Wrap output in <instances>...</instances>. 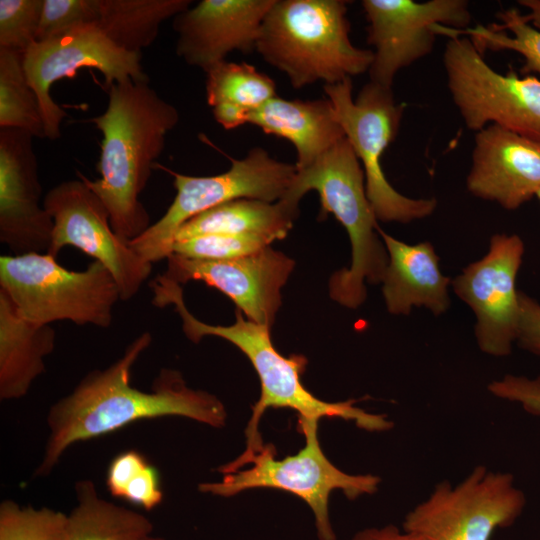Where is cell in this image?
<instances>
[{"instance_id":"4fadbf2b","label":"cell","mask_w":540,"mask_h":540,"mask_svg":"<svg viewBox=\"0 0 540 540\" xmlns=\"http://www.w3.org/2000/svg\"><path fill=\"white\" fill-rule=\"evenodd\" d=\"M27 80L38 97L45 137L61 136V124L67 116L50 95L52 85L72 77L79 69L95 68L109 87L127 79L149 82L141 65V54L117 47L96 24H84L45 41L34 42L24 53Z\"/></svg>"},{"instance_id":"f35d334b","label":"cell","mask_w":540,"mask_h":540,"mask_svg":"<svg viewBox=\"0 0 540 540\" xmlns=\"http://www.w3.org/2000/svg\"><path fill=\"white\" fill-rule=\"evenodd\" d=\"M536 197H537L538 200L540 201V190H539L538 193L536 194Z\"/></svg>"},{"instance_id":"83f0119b","label":"cell","mask_w":540,"mask_h":540,"mask_svg":"<svg viewBox=\"0 0 540 540\" xmlns=\"http://www.w3.org/2000/svg\"><path fill=\"white\" fill-rule=\"evenodd\" d=\"M23 59V53L0 48V128L46 138L39 100L27 80Z\"/></svg>"},{"instance_id":"9c48e42d","label":"cell","mask_w":540,"mask_h":540,"mask_svg":"<svg viewBox=\"0 0 540 540\" xmlns=\"http://www.w3.org/2000/svg\"><path fill=\"white\" fill-rule=\"evenodd\" d=\"M231 161L226 172L203 177L183 175L159 166L174 177L176 196L157 222L129 242L130 247L149 263L168 258L175 234L185 222L232 200L279 201L297 171L295 164L272 158L262 147H254L244 158Z\"/></svg>"},{"instance_id":"8992f818","label":"cell","mask_w":540,"mask_h":540,"mask_svg":"<svg viewBox=\"0 0 540 540\" xmlns=\"http://www.w3.org/2000/svg\"><path fill=\"white\" fill-rule=\"evenodd\" d=\"M0 289L25 318L50 325L67 320L108 328L121 300L112 274L99 261L71 271L48 253L2 255Z\"/></svg>"},{"instance_id":"5bb4252c","label":"cell","mask_w":540,"mask_h":540,"mask_svg":"<svg viewBox=\"0 0 540 540\" xmlns=\"http://www.w3.org/2000/svg\"><path fill=\"white\" fill-rule=\"evenodd\" d=\"M367 41L374 47L370 81L391 88L396 74L428 55L437 24L466 29L471 21L465 0H363Z\"/></svg>"},{"instance_id":"e0dca14e","label":"cell","mask_w":540,"mask_h":540,"mask_svg":"<svg viewBox=\"0 0 540 540\" xmlns=\"http://www.w3.org/2000/svg\"><path fill=\"white\" fill-rule=\"evenodd\" d=\"M33 138L23 130L0 129V241L13 255L47 253L52 242L54 223L40 204Z\"/></svg>"},{"instance_id":"3957f363","label":"cell","mask_w":540,"mask_h":540,"mask_svg":"<svg viewBox=\"0 0 540 540\" xmlns=\"http://www.w3.org/2000/svg\"><path fill=\"white\" fill-rule=\"evenodd\" d=\"M152 303L162 308L174 305L182 320V330L193 343L206 336L220 337L235 345L251 362L261 386L260 397L252 406V414L245 428L246 449L234 461L218 468L228 474L240 470L262 450L264 444L259 433L260 420L267 409L287 408L296 411L298 418H340L353 421L369 432H385L393 428L386 415L369 413L355 404L356 399L342 402H326L314 396L302 383L308 360L301 354L285 357L274 347L270 327L257 324L243 317L236 309L235 322L229 326L210 325L193 316L183 298L182 285L164 275L150 283Z\"/></svg>"},{"instance_id":"44dd1931","label":"cell","mask_w":540,"mask_h":540,"mask_svg":"<svg viewBox=\"0 0 540 540\" xmlns=\"http://www.w3.org/2000/svg\"><path fill=\"white\" fill-rule=\"evenodd\" d=\"M248 124L291 142L297 152V169L311 165L345 137L328 98L275 96L250 114Z\"/></svg>"},{"instance_id":"d6986e66","label":"cell","mask_w":540,"mask_h":540,"mask_svg":"<svg viewBox=\"0 0 540 540\" xmlns=\"http://www.w3.org/2000/svg\"><path fill=\"white\" fill-rule=\"evenodd\" d=\"M467 189L514 210L540 190V142L497 125L476 132Z\"/></svg>"},{"instance_id":"9a60e30c","label":"cell","mask_w":540,"mask_h":540,"mask_svg":"<svg viewBox=\"0 0 540 540\" xmlns=\"http://www.w3.org/2000/svg\"><path fill=\"white\" fill-rule=\"evenodd\" d=\"M523 254L519 236L496 234L488 253L451 282L458 297L475 313L479 348L492 356L509 355L516 341L520 302L515 283Z\"/></svg>"},{"instance_id":"8fae6325","label":"cell","mask_w":540,"mask_h":540,"mask_svg":"<svg viewBox=\"0 0 540 540\" xmlns=\"http://www.w3.org/2000/svg\"><path fill=\"white\" fill-rule=\"evenodd\" d=\"M525 505L511 473L478 465L456 486L437 484L407 513L402 529L423 540H491L497 529L516 522Z\"/></svg>"},{"instance_id":"ac0fdd59","label":"cell","mask_w":540,"mask_h":540,"mask_svg":"<svg viewBox=\"0 0 540 540\" xmlns=\"http://www.w3.org/2000/svg\"><path fill=\"white\" fill-rule=\"evenodd\" d=\"M275 0H202L174 17L176 53L206 72L233 51H255L262 22Z\"/></svg>"},{"instance_id":"1f68e13d","label":"cell","mask_w":540,"mask_h":540,"mask_svg":"<svg viewBox=\"0 0 540 540\" xmlns=\"http://www.w3.org/2000/svg\"><path fill=\"white\" fill-rule=\"evenodd\" d=\"M43 0H0V48L25 53L36 42Z\"/></svg>"},{"instance_id":"30bf717a","label":"cell","mask_w":540,"mask_h":540,"mask_svg":"<svg viewBox=\"0 0 540 540\" xmlns=\"http://www.w3.org/2000/svg\"><path fill=\"white\" fill-rule=\"evenodd\" d=\"M466 36L449 37L443 54L447 86L467 128L497 125L540 142V78L503 75Z\"/></svg>"},{"instance_id":"74e56055","label":"cell","mask_w":540,"mask_h":540,"mask_svg":"<svg viewBox=\"0 0 540 540\" xmlns=\"http://www.w3.org/2000/svg\"><path fill=\"white\" fill-rule=\"evenodd\" d=\"M141 540H165V539L160 538V537H153V536L149 535V536H146V537L142 538Z\"/></svg>"},{"instance_id":"603a6c76","label":"cell","mask_w":540,"mask_h":540,"mask_svg":"<svg viewBox=\"0 0 540 540\" xmlns=\"http://www.w3.org/2000/svg\"><path fill=\"white\" fill-rule=\"evenodd\" d=\"M298 205L286 198L276 203L246 198L225 202L185 222L177 230L174 242L208 234L252 233L281 240L293 227Z\"/></svg>"},{"instance_id":"ba28073f","label":"cell","mask_w":540,"mask_h":540,"mask_svg":"<svg viewBox=\"0 0 540 540\" xmlns=\"http://www.w3.org/2000/svg\"><path fill=\"white\" fill-rule=\"evenodd\" d=\"M323 88L362 165L366 194L377 220L408 223L431 215L437 206L435 199H412L400 194L388 182L381 166L384 151L399 132L404 111L391 88L370 81L356 99L352 97L351 78Z\"/></svg>"},{"instance_id":"4dcf8cb0","label":"cell","mask_w":540,"mask_h":540,"mask_svg":"<svg viewBox=\"0 0 540 540\" xmlns=\"http://www.w3.org/2000/svg\"><path fill=\"white\" fill-rule=\"evenodd\" d=\"M275 241L263 234H208L175 241L172 253L192 259L226 260L254 254Z\"/></svg>"},{"instance_id":"7402d4cb","label":"cell","mask_w":540,"mask_h":540,"mask_svg":"<svg viewBox=\"0 0 540 540\" xmlns=\"http://www.w3.org/2000/svg\"><path fill=\"white\" fill-rule=\"evenodd\" d=\"M56 333L50 324L25 318L12 299L0 289V399L24 397L45 372V358L55 348Z\"/></svg>"},{"instance_id":"484cf974","label":"cell","mask_w":540,"mask_h":540,"mask_svg":"<svg viewBox=\"0 0 540 540\" xmlns=\"http://www.w3.org/2000/svg\"><path fill=\"white\" fill-rule=\"evenodd\" d=\"M190 0H97V27L117 47L141 54L160 25L190 7Z\"/></svg>"},{"instance_id":"836d02e7","label":"cell","mask_w":540,"mask_h":540,"mask_svg":"<svg viewBox=\"0 0 540 540\" xmlns=\"http://www.w3.org/2000/svg\"><path fill=\"white\" fill-rule=\"evenodd\" d=\"M494 396L521 404L531 415L540 417V376L531 379L525 376L506 375L488 385Z\"/></svg>"},{"instance_id":"277c9868","label":"cell","mask_w":540,"mask_h":540,"mask_svg":"<svg viewBox=\"0 0 540 540\" xmlns=\"http://www.w3.org/2000/svg\"><path fill=\"white\" fill-rule=\"evenodd\" d=\"M343 0H275L256 43L265 62L294 88L341 82L369 71L373 51L353 45Z\"/></svg>"},{"instance_id":"d590c367","label":"cell","mask_w":540,"mask_h":540,"mask_svg":"<svg viewBox=\"0 0 540 540\" xmlns=\"http://www.w3.org/2000/svg\"><path fill=\"white\" fill-rule=\"evenodd\" d=\"M352 540H423L422 538L401 530L393 524L382 527H367L359 530Z\"/></svg>"},{"instance_id":"e575fe53","label":"cell","mask_w":540,"mask_h":540,"mask_svg":"<svg viewBox=\"0 0 540 540\" xmlns=\"http://www.w3.org/2000/svg\"><path fill=\"white\" fill-rule=\"evenodd\" d=\"M520 316L516 341L518 345L540 355V304L519 291Z\"/></svg>"},{"instance_id":"5b68a950","label":"cell","mask_w":540,"mask_h":540,"mask_svg":"<svg viewBox=\"0 0 540 540\" xmlns=\"http://www.w3.org/2000/svg\"><path fill=\"white\" fill-rule=\"evenodd\" d=\"M312 190L319 194L320 214L331 213L336 218L346 229L352 248L350 267L330 278V297L355 309L366 299L364 281L382 282L388 253L377 235V218L366 194L362 165L345 137L311 165L297 169L283 198L299 204Z\"/></svg>"},{"instance_id":"7c38bea8","label":"cell","mask_w":540,"mask_h":540,"mask_svg":"<svg viewBox=\"0 0 540 540\" xmlns=\"http://www.w3.org/2000/svg\"><path fill=\"white\" fill-rule=\"evenodd\" d=\"M43 206L54 223L48 254L56 258L63 247H76L110 271L121 300L138 293L151 273L152 263L114 232L105 205L81 178L51 188Z\"/></svg>"},{"instance_id":"6da1fadb","label":"cell","mask_w":540,"mask_h":540,"mask_svg":"<svg viewBox=\"0 0 540 540\" xmlns=\"http://www.w3.org/2000/svg\"><path fill=\"white\" fill-rule=\"evenodd\" d=\"M144 332L109 367L86 374L71 393L49 409V434L36 477L49 475L73 444L116 431L142 419L185 417L214 428L225 425L227 412L215 395L188 387L182 374L163 368L149 392L130 385L131 370L150 346Z\"/></svg>"},{"instance_id":"4316f807","label":"cell","mask_w":540,"mask_h":540,"mask_svg":"<svg viewBox=\"0 0 540 540\" xmlns=\"http://www.w3.org/2000/svg\"><path fill=\"white\" fill-rule=\"evenodd\" d=\"M501 23L489 27L478 25L462 30L436 25L437 35L448 37L469 36L475 47L483 54L485 50H510L524 58L521 74L535 73L540 76V30L527 22L517 9L500 11L497 15Z\"/></svg>"},{"instance_id":"cb8c5ba5","label":"cell","mask_w":540,"mask_h":540,"mask_svg":"<svg viewBox=\"0 0 540 540\" xmlns=\"http://www.w3.org/2000/svg\"><path fill=\"white\" fill-rule=\"evenodd\" d=\"M205 73L207 103L227 130L248 124L252 112L277 96L275 82L247 63L225 60Z\"/></svg>"},{"instance_id":"d6a6232c","label":"cell","mask_w":540,"mask_h":540,"mask_svg":"<svg viewBox=\"0 0 540 540\" xmlns=\"http://www.w3.org/2000/svg\"><path fill=\"white\" fill-rule=\"evenodd\" d=\"M97 17V0H43L36 42L55 38L84 24H95Z\"/></svg>"},{"instance_id":"f546056e","label":"cell","mask_w":540,"mask_h":540,"mask_svg":"<svg viewBox=\"0 0 540 540\" xmlns=\"http://www.w3.org/2000/svg\"><path fill=\"white\" fill-rule=\"evenodd\" d=\"M67 514L48 507L0 504V540H63Z\"/></svg>"},{"instance_id":"2e32d148","label":"cell","mask_w":540,"mask_h":540,"mask_svg":"<svg viewBox=\"0 0 540 540\" xmlns=\"http://www.w3.org/2000/svg\"><path fill=\"white\" fill-rule=\"evenodd\" d=\"M167 260L165 277L180 285L202 281L230 298L248 320L270 328L281 306V288L295 265L270 246L234 259H192L172 253Z\"/></svg>"},{"instance_id":"8d00e7d4","label":"cell","mask_w":540,"mask_h":540,"mask_svg":"<svg viewBox=\"0 0 540 540\" xmlns=\"http://www.w3.org/2000/svg\"><path fill=\"white\" fill-rule=\"evenodd\" d=\"M518 3L529 11L523 15L525 20L540 30V0H519Z\"/></svg>"},{"instance_id":"ffe728a7","label":"cell","mask_w":540,"mask_h":540,"mask_svg":"<svg viewBox=\"0 0 540 540\" xmlns=\"http://www.w3.org/2000/svg\"><path fill=\"white\" fill-rule=\"evenodd\" d=\"M378 234L388 253V265L382 280L387 309L392 314L410 313L413 306H424L434 315L450 305L448 286L452 280L444 276L439 257L429 242L407 244L385 233Z\"/></svg>"},{"instance_id":"d4e9b609","label":"cell","mask_w":540,"mask_h":540,"mask_svg":"<svg viewBox=\"0 0 540 540\" xmlns=\"http://www.w3.org/2000/svg\"><path fill=\"white\" fill-rule=\"evenodd\" d=\"M76 506L67 514L63 540H141L151 535L148 517L100 497L89 479L75 485Z\"/></svg>"},{"instance_id":"52a82bcc","label":"cell","mask_w":540,"mask_h":540,"mask_svg":"<svg viewBox=\"0 0 540 540\" xmlns=\"http://www.w3.org/2000/svg\"><path fill=\"white\" fill-rule=\"evenodd\" d=\"M316 419L298 418V430L305 445L298 453L276 459L273 445H264L250 461L252 466L225 474L220 482L198 486L202 493L232 497L250 489H277L302 499L314 515L319 540H336L329 517V497L341 490L349 500L377 492L381 478L373 474H348L337 468L324 454Z\"/></svg>"},{"instance_id":"f1b7e54d","label":"cell","mask_w":540,"mask_h":540,"mask_svg":"<svg viewBox=\"0 0 540 540\" xmlns=\"http://www.w3.org/2000/svg\"><path fill=\"white\" fill-rule=\"evenodd\" d=\"M106 484L112 496L145 510L154 509L163 499L158 471L134 450L118 454L111 461Z\"/></svg>"},{"instance_id":"7a4b0ae2","label":"cell","mask_w":540,"mask_h":540,"mask_svg":"<svg viewBox=\"0 0 540 540\" xmlns=\"http://www.w3.org/2000/svg\"><path fill=\"white\" fill-rule=\"evenodd\" d=\"M108 88L106 110L90 119L103 135L100 178L89 180L80 172L78 176L105 205L114 232L130 242L151 225L139 195L180 117L148 82L127 79Z\"/></svg>"}]
</instances>
